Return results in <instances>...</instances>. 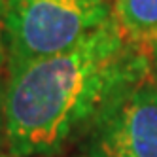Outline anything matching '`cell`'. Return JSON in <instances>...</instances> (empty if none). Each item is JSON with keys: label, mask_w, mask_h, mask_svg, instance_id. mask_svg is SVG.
<instances>
[{"label": "cell", "mask_w": 157, "mask_h": 157, "mask_svg": "<svg viewBox=\"0 0 157 157\" xmlns=\"http://www.w3.org/2000/svg\"><path fill=\"white\" fill-rule=\"evenodd\" d=\"M78 157H85V155H78Z\"/></svg>", "instance_id": "9"}, {"label": "cell", "mask_w": 157, "mask_h": 157, "mask_svg": "<svg viewBox=\"0 0 157 157\" xmlns=\"http://www.w3.org/2000/svg\"><path fill=\"white\" fill-rule=\"evenodd\" d=\"M4 97H6V82L0 76V146L6 144V114H4Z\"/></svg>", "instance_id": "6"}, {"label": "cell", "mask_w": 157, "mask_h": 157, "mask_svg": "<svg viewBox=\"0 0 157 157\" xmlns=\"http://www.w3.org/2000/svg\"><path fill=\"white\" fill-rule=\"evenodd\" d=\"M0 157H15V155H12V153H0Z\"/></svg>", "instance_id": "8"}, {"label": "cell", "mask_w": 157, "mask_h": 157, "mask_svg": "<svg viewBox=\"0 0 157 157\" xmlns=\"http://www.w3.org/2000/svg\"><path fill=\"white\" fill-rule=\"evenodd\" d=\"M150 48L123 36L114 15L76 48L10 70L6 146L15 157L48 155L82 136L102 112L151 78Z\"/></svg>", "instance_id": "1"}, {"label": "cell", "mask_w": 157, "mask_h": 157, "mask_svg": "<svg viewBox=\"0 0 157 157\" xmlns=\"http://www.w3.org/2000/svg\"><path fill=\"white\" fill-rule=\"evenodd\" d=\"M85 157H157V80L110 104L83 134Z\"/></svg>", "instance_id": "3"}, {"label": "cell", "mask_w": 157, "mask_h": 157, "mask_svg": "<svg viewBox=\"0 0 157 157\" xmlns=\"http://www.w3.org/2000/svg\"><path fill=\"white\" fill-rule=\"evenodd\" d=\"M110 17L106 0H6L8 72L76 48Z\"/></svg>", "instance_id": "2"}, {"label": "cell", "mask_w": 157, "mask_h": 157, "mask_svg": "<svg viewBox=\"0 0 157 157\" xmlns=\"http://www.w3.org/2000/svg\"><path fill=\"white\" fill-rule=\"evenodd\" d=\"M112 15L132 44L150 48L157 40V0H114Z\"/></svg>", "instance_id": "4"}, {"label": "cell", "mask_w": 157, "mask_h": 157, "mask_svg": "<svg viewBox=\"0 0 157 157\" xmlns=\"http://www.w3.org/2000/svg\"><path fill=\"white\" fill-rule=\"evenodd\" d=\"M4 8L6 0H0V70L8 66V48H6V27H4Z\"/></svg>", "instance_id": "5"}, {"label": "cell", "mask_w": 157, "mask_h": 157, "mask_svg": "<svg viewBox=\"0 0 157 157\" xmlns=\"http://www.w3.org/2000/svg\"><path fill=\"white\" fill-rule=\"evenodd\" d=\"M150 55H151V64H153V70L157 72V40L151 42L150 46Z\"/></svg>", "instance_id": "7"}]
</instances>
